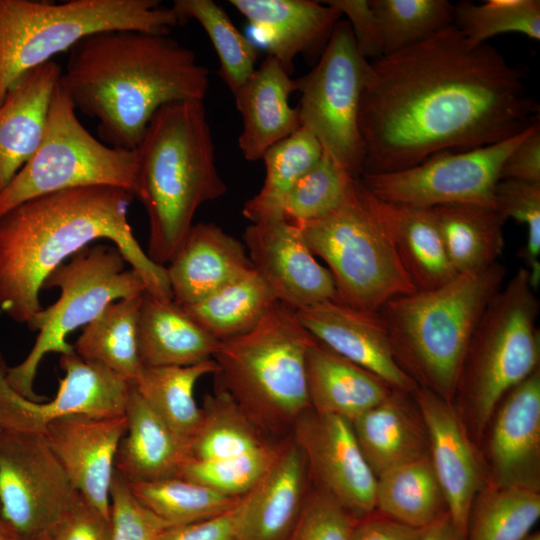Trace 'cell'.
I'll list each match as a JSON object with an SVG mask.
<instances>
[{
  "label": "cell",
  "mask_w": 540,
  "mask_h": 540,
  "mask_svg": "<svg viewBox=\"0 0 540 540\" xmlns=\"http://www.w3.org/2000/svg\"><path fill=\"white\" fill-rule=\"evenodd\" d=\"M538 110L521 71L490 44L471 46L452 24L369 62L358 113L361 175L503 141L535 123Z\"/></svg>",
  "instance_id": "1"
},
{
  "label": "cell",
  "mask_w": 540,
  "mask_h": 540,
  "mask_svg": "<svg viewBox=\"0 0 540 540\" xmlns=\"http://www.w3.org/2000/svg\"><path fill=\"white\" fill-rule=\"evenodd\" d=\"M134 195L111 186L78 187L21 203L0 218V311L28 325L42 309L46 277L97 239L110 240L146 286L173 299L166 267L138 243L128 221Z\"/></svg>",
  "instance_id": "2"
},
{
  "label": "cell",
  "mask_w": 540,
  "mask_h": 540,
  "mask_svg": "<svg viewBox=\"0 0 540 540\" xmlns=\"http://www.w3.org/2000/svg\"><path fill=\"white\" fill-rule=\"evenodd\" d=\"M59 85L76 111L97 120L102 142L132 150L161 107L204 100L209 71L169 33L111 30L70 49Z\"/></svg>",
  "instance_id": "3"
},
{
  "label": "cell",
  "mask_w": 540,
  "mask_h": 540,
  "mask_svg": "<svg viewBox=\"0 0 540 540\" xmlns=\"http://www.w3.org/2000/svg\"><path fill=\"white\" fill-rule=\"evenodd\" d=\"M134 150L135 197L149 221L146 253L164 266L192 227L197 209L227 190L217 169L203 101L161 107Z\"/></svg>",
  "instance_id": "4"
},
{
  "label": "cell",
  "mask_w": 540,
  "mask_h": 540,
  "mask_svg": "<svg viewBox=\"0 0 540 540\" xmlns=\"http://www.w3.org/2000/svg\"><path fill=\"white\" fill-rule=\"evenodd\" d=\"M505 276L506 268L496 262L382 306L395 358L418 386L452 402L469 341Z\"/></svg>",
  "instance_id": "5"
},
{
  "label": "cell",
  "mask_w": 540,
  "mask_h": 540,
  "mask_svg": "<svg viewBox=\"0 0 540 540\" xmlns=\"http://www.w3.org/2000/svg\"><path fill=\"white\" fill-rule=\"evenodd\" d=\"M314 339L296 310L276 301L252 330L219 342L215 385L270 436L291 431L310 408L306 352Z\"/></svg>",
  "instance_id": "6"
},
{
  "label": "cell",
  "mask_w": 540,
  "mask_h": 540,
  "mask_svg": "<svg viewBox=\"0 0 540 540\" xmlns=\"http://www.w3.org/2000/svg\"><path fill=\"white\" fill-rule=\"evenodd\" d=\"M539 310L529 272L520 267L472 334L451 403L477 447L501 399L539 368Z\"/></svg>",
  "instance_id": "7"
},
{
  "label": "cell",
  "mask_w": 540,
  "mask_h": 540,
  "mask_svg": "<svg viewBox=\"0 0 540 540\" xmlns=\"http://www.w3.org/2000/svg\"><path fill=\"white\" fill-rule=\"evenodd\" d=\"M182 24L158 0H0V104L26 72L102 31L169 33Z\"/></svg>",
  "instance_id": "8"
},
{
  "label": "cell",
  "mask_w": 540,
  "mask_h": 540,
  "mask_svg": "<svg viewBox=\"0 0 540 540\" xmlns=\"http://www.w3.org/2000/svg\"><path fill=\"white\" fill-rule=\"evenodd\" d=\"M294 225L313 255L328 265L336 301L379 311L392 298L417 291L359 178L331 213Z\"/></svg>",
  "instance_id": "9"
},
{
  "label": "cell",
  "mask_w": 540,
  "mask_h": 540,
  "mask_svg": "<svg viewBox=\"0 0 540 540\" xmlns=\"http://www.w3.org/2000/svg\"><path fill=\"white\" fill-rule=\"evenodd\" d=\"M126 263L114 244H90L46 277L42 289L58 288L60 296L27 325L38 336L24 360L7 369L6 379L13 390L42 401L34 382L43 358L73 351L68 335L94 320L110 303L146 293L143 279L135 269L126 268Z\"/></svg>",
  "instance_id": "10"
},
{
  "label": "cell",
  "mask_w": 540,
  "mask_h": 540,
  "mask_svg": "<svg viewBox=\"0 0 540 540\" xmlns=\"http://www.w3.org/2000/svg\"><path fill=\"white\" fill-rule=\"evenodd\" d=\"M76 112L58 84L38 149L0 193V218L30 199L78 187H117L135 197V150L95 138Z\"/></svg>",
  "instance_id": "11"
},
{
  "label": "cell",
  "mask_w": 540,
  "mask_h": 540,
  "mask_svg": "<svg viewBox=\"0 0 540 540\" xmlns=\"http://www.w3.org/2000/svg\"><path fill=\"white\" fill-rule=\"evenodd\" d=\"M369 62L360 53L348 22L340 20L316 66L296 79L301 127L353 178L362 173L358 113Z\"/></svg>",
  "instance_id": "12"
},
{
  "label": "cell",
  "mask_w": 540,
  "mask_h": 540,
  "mask_svg": "<svg viewBox=\"0 0 540 540\" xmlns=\"http://www.w3.org/2000/svg\"><path fill=\"white\" fill-rule=\"evenodd\" d=\"M535 123L497 143L440 152L410 168L363 174L359 179L372 195L387 202L425 208L446 204L496 207L494 192L502 166Z\"/></svg>",
  "instance_id": "13"
},
{
  "label": "cell",
  "mask_w": 540,
  "mask_h": 540,
  "mask_svg": "<svg viewBox=\"0 0 540 540\" xmlns=\"http://www.w3.org/2000/svg\"><path fill=\"white\" fill-rule=\"evenodd\" d=\"M79 498L43 434L0 430V512L21 540L51 534Z\"/></svg>",
  "instance_id": "14"
},
{
  "label": "cell",
  "mask_w": 540,
  "mask_h": 540,
  "mask_svg": "<svg viewBox=\"0 0 540 540\" xmlns=\"http://www.w3.org/2000/svg\"><path fill=\"white\" fill-rule=\"evenodd\" d=\"M64 377L55 396L30 400L11 388L8 365L0 351V430L43 434L54 420L68 415L113 417L125 414L132 384L104 365L79 356L74 350L60 355Z\"/></svg>",
  "instance_id": "15"
},
{
  "label": "cell",
  "mask_w": 540,
  "mask_h": 540,
  "mask_svg": "<svg viewBox=\"0 0 540 540\" xmlns=\"http://www.w3.org/2000/svg\"><path fill=\"white\" fill-rule=\"evenodd\" d=\"M290 435L304 455L314 488L335 499L356 521L376 511V476L351 421L308 408Z\"/></svg>",
  "instance_id": "16"
},
{
  "label": "cell",
  "mask_w": 540,
  "mask_h": 540,
  "mask_svg": "<svg viewBox=\"0 0 540 540\" xmlns=\"http://www.w3.org/2000/svg\"><path fill=\"white\" fill-rule=\"evenodd\" d=\"M482 442L487 483L540 491V368L501 399Z\"/></svg>",
  "instance_id": "17"
},
{
  "label": "cell",
  "mask_w": 540,
  "mask_h": 540,
  "mask_svg": "<svg viewBox=\"0 0 540 540\" xmlns=\"http://www.w3.org/2000/svg\"><path fill=\"white\" fill-rule=\"evenodd\" d=\"M243 241L254 269L279 302L298 310L336 300L331 273L316 260L299 228L284 217L251 223Z\"/></svg>",
  "instance_id": "18"
},
{
  "label": "cell",
  "mask_w": 540,
  "mask_h": 540,
  "mask_svg": "<svg viewBox=\"0 0 540 540\" xmlns=\"http://www.w3.org/2000/svg\"><path fill=\"white\" fill-rule=\"evenodd\" d=\"M412 396L426 427L430 461L448 514L465 538L472 502L487 483L480 451L450 401L421 386Z\"/></svg>",
  "instance_id": "19"
},
{
  "label": "cell",
  "mask_w": 540,
  "mask_h": 540,
  "mask_svg": "<svg viewBox=\"0 0 540 540\" xmlns=\"http://www.w3.org/2000/svg\"><path fill=\"white\" fill-rule=\"evenodd\" d=\"M125 414L113 417L68 415L51 422L44 436L76 491L110 517V490Z\"/></svg>",
  "instance_id": "20"
},
{
  "label": "cell",
  "mask_w": 540,
  "mask_h": 540,
  "mask_svg": "<svg viewBox=\"0 0 540 540\" xmlns=\"http://www.w3.org/2000/svg\"><path fill=\"white\" fill-rule=\"evenodd\" d=\"M296 314L317 341L377 375L394 390L412 393L417 388L395 358L379 311L326 300L298 309Z\"/></svg>",
  "instance_id": "21"
},
{
  "label": "cell",
  "mask_w": 540,
  "mask_h": 540,
  "mask_svg": "<svg viewBox=\"0 0 540 540\" xmlns=\"http://www.w3.org/2000/svg\"><path fill=\"white\" fill-rule=\"evenodd\" d=\"M309 483L304 455L289 434L269 470L233 508L238 540H288Z\"/></svg>",
  "instance_id": "22"
},
{
  "label": "cell",
  "mask_w": 540,
  "mask_h": 540,
  "mask_svg": "<svg viewBox=\"0 0 540 540\" xmlns=\"http://www.w3.org/2000/svg\"><path fill=\"white\" fill-rule=\"evenodd\" d=\"M242 242L214 223L193 224L166 267L173 300L194 304L253 270Z\"/></svg>",
  "instance_id": "23"
},
{
  "label": "cell",
  "mask_w": 540,
  "mask_h": 540,
  "mask_svg": "<svg viewBox=\"0 0 540 540\" xmlns=\"http://www.w3.org/2000/svg\"><path fill=\"white\" fill-rule=\"evenodd\" d=\"M294 91L296 79L269 55L233 94L242 117L238 143L246 160L262 159L270 147L301 128L298 110L289 104Z\"/></svg>",
  "instance_id": "24"
},
{
  "label": "cell",
  "mask_w": 540,
  "mask_h": 540,
  "mask_svg": "<svg viewBox=\"0 0 540 540\" xmlns=\"http://www.w3.org/2000/svg\"><path fill=\"white\" fill-rule=\"evenodd\" d=\"M61 73L54 60L26 72L0 104V193L38 149Z\"/></svg>",
  "instance_id": "25"
},
{
  "label": "cell",
  "mask_w": 540,
  "mask_h": 540,
  "mask_svg": "<svg viewBox=\"0 0 540 540\" xmlns=\"http://www.w3.org/2000/svg\"><path fill=\"white\" fill-rule=\"evenodd\" d=\"M263 32L269 55L291 73L293 60L327 44L341 13L325 2L309 0H229Z\"/></svg>",
  "instance_id": "26"
},
{
  "label": "cell",
  "mask_w": 540,
  "mask_h": 540,
  "mask_svg": "<svg viewBox=\"0 0 540 540\" xmlns=\"http://www.w3.org/2000/svg\"><path fill=\"white\" fill-rule=\"evenodd\" d=\"M352 426L376 477L429 454L426 427L412 393L393 390L353 420Z\"/></svg>",
  "instance_id": "27"
},
{
  "label": "cell",
  "mask_w": 540,
  "mask_h": 540,
  "mask_svg": "<svg viewBox=\"0 0 540 540\" xmlns=\"http://www.w3.org/2000/svg\"><path fill=\"white\" fill-rule=\"evenodd\" d=\"M127 429L115 458V472L128 483L179 477L189 461L188 444L177 436L132 385Z\"/></svg>",
  "instance_id": "28"
},
{
  "label": "cell",
  "mask_w": 540,
  "mask_h": 540,
  "mask_svg": "<svg viewBox=\"0 0 540 540\" xmlns=\"http://www.w3.org/2000/svg\"><path fill=\"white\" fill-rule=\"evenodd\" d=\"M310 408L355 420L394 390L380 377L314 339L306 352Z\"/></svg>",
  "instance_id": "29"
},
{
  "label": "cell",
  "mask_w": 540,
  "mask_h": 540,
  "mask_svg": "<svg viewBox=\"0 0 540 540\" xmlns=\"http://www.w3.org/2000/svg\"><path fill=\"white\" fill-rule=\"evenodd\" d=\"M219 342L173 299L143 295L137 348L144 368L189 366L213 359Z\"/></svg>",
  "instance_id": "30"
},
{
  "label": "cell",
  "mask_w": 540,
  "mask_h": 540,
  "mask_svg": "<svg viewBox=\"0 0 540 540\" xmlns=\"http://www.w3.org/2000/svg\"><path fill=\"white\" fill-rule=\"evenodd\" d=\"M370 198L417 291L440 287L457 275L431 208L387 202L371 193Z\"/></svg>",
  "instance_id": "31"
},
{
  "label": "cell",
  "mask_w": 540,
  "mask_h": 540,
  "mask_svg": "<svg viewBox=\"0 0 540 540\" xmlns=\"http://www.w3.org/2000/svg\"><path fill=\"white\" fill-rule=\"evenodd\" d=\"M431 209L457 274L475 272L498 262L505 246L507 218L496 207L446 204Z\"/></svg>",
  "instance_id": "32"
},
{
  "label": "cell",
  "mask_w": 540,
  "mask_h": 540,
  "mask_svg": "<svg viewBox=\"0 0 540 540\" xmlns=\"http://www.w3.org/2000/svg\"><path fill=\"white\" fill-rule=\"evenodd\" d=\"M376 511L423 529L448 513L429 454L376 477Z\"/></svg>",
  "instance_id": "33"
},
{
  "label": "cell",
  "mask_w": 540,
  "mask_h": 540,
  "mask_svg": "<svg viewBox=\"0 0 540 540\" xmlns=\"http://www.w3.org/2000/svg\"><path fill=\"white\" fill-rule=\"evenodd\" d=\"M143 295L110 303L82 328L73 345L79 356L104 365L132 385L144 368L137 348V321Z\"/></svg>",
  "instance_id": "34"
},
{
  "label": "cell",
  "mask_w": 540,
  "mask_h": 540,
  "mask_svg": "<svg viewBox=\"0 0 540 540\" xmlns=\"http://www.w3.org/2000/svg\"><path fill=\"white\" fill-rule=\"evenodd\" d=\"M278 301L255 270L187 306L186 312L214 339L223 342L252 330Z\"/></svg>",
  "instance_id": "35"
},
{
  "label": "cell",
  "mask_w": 540,
  "mask_h": 540,
  "mask_svg": "<svg viewBox=\"0 0 540 540\" xmlns=\"http://www.w3.org/2000/svg\"><path fill=\"white\" fill-rule=\"evenodd\" d=\"M221 387L206 394L200 422L188 442L189 460H219L252 452L271 442Z\"/></svg>",
  "instance_id": "36"
},
{
  "label": "cell",
  "mask_w": 540,
  "mask_h": 540,
  "mask_svg": "<svg viewBox=\"0 0 540 540\" xmlns=\"http://www.w3.org/2000/svg\"><path fill=\"white\" fill-rule=\"evenodd\" d=\"M217 370L214 359L189 366L143 368L133 386L170 429L188 444L201 419V407L194 398L195 385L201 377Z\"/></svg>",
  "instance_id": "37"
},
{
  "label": "cell",
  "mask_w": 540,
  "mask_h": 540,
  "mask_svg": "<svg viewBox=\"0 0 540 540\" xmlns=\"http://www.w3.org/2000/svg\"><path fill=\"white\" fill-rule=\"evenodd\" d=\"M322 154L321 144L304 127L270 147L262 157L266 172L264 183L244 204L243 215L252 223L284 217V204L290 190Z\"/></svg>",
  "instance_id": "38"
},
{
  "label": "cell",
  "mask_w": 540,
  "mask_h": 540,
  "mask_svg": "<svg viewBox=\"0 0 540 540\" xmlns=\"http://www.w3.org/2000/svg\"><path fill=\"white\" fill-rule=\"evenodd\" d=\"M540 518V492L486 483L476 494L465 540H523Z\"/></svg>",
  "instance_id": "39"
},
{
  "label": "cell",
  "mask_w": 540,
  "mask_h": 540,
  "mask_svg": "<svg viewBox=\"0 0 540 540\" xmlns=\"http://www.w3.org/2000/svg\"><path fill=\"white\" fill-rule=\"evenodd\" d=\"M128 485L141 504L173 527L221 515L231 510L239 499L182 477Z\"/></svg>",
  "instance_id": "40"
},
{
  "label": "cell",
  "mask_w": 540,
  "mask_h": 540,
  "mask_svg": "<svg viewBox=\"0 0 540 540\" xmlns=\"http://www.w3.org/2000/svg\"><path fill=\"white\" fill-rule=\"evenodd\" d=\"M181 22L196 20L210 38L219 58V74L234 94L256 69L257 50L211 0H175L171 6Z\"/></svg>",
  "instance_id": "41"
},
{
  "label": "cell",
  "mask_w": 540,
  "mask_h": 540,
  "mask_svg": "<svg viewBox=\"0 0 540 540\" xmlns=\"http://www.w3.org/2000/svg\"><path fill=\"white\" fill-rule=\"evenodd\" d=\"M382 42V56L422 42L453 24L447 0H370Z\"/></svg>",
  "instance_id": "42"
},
{
  "label": "cell",
  "mask_w": 540,
  "mask_h": 540,
  "mask_svg": "<svg viewBox=\"0 0 540 540\" xmlns=\"http://www.w3.org/2000/svg\"><path fill=\"white\" fill-rule=\"evenodd\" d=\"M453 25L471 46L487 43L502 33H520L540 39L539 0L462 1L454 5Z\"/></svg>",
  "instance_id": "43"
},
{
  "label": "cell",
  "mask_w": 540,
  "mask_h": 540,
  "mask_svg": "<svg viewBox=\"0 0 540 540\" xmlns=\"http://www.w3.org/2000/svg\"><path fill=\"white\" fill-rule=\"evenodd\" d=\"M356 179L323 152L290 190L284 204V218L300 224L331 213L345 200Z\"/></svg>",
  "instance_id": "44"
},
{
  "label": "cell",
  "mask_w": 540,
  "mask_h": 540,
  "mask_svg": "<svg viewBox=\"0 0 540 540\" xmlns=\"http://www.w3.org/2000/svg\"><path fill=\"white\" fill-rule=\"evenodd\" d=\"M286 438V437H285ZM285 438L272 440L252 452L219 460H189L180 476L230 497L247 493L269 470Z\"/></svg>",
  "instance_id": "45"
},
{
  "label": "cell",
  "mask_w": 540,
  "mask_h": 540,
  "mask_svg": "<svg viewBox=\"0 0 540 540\" xmlns=\"http://www.w3.org/2000/svg\"><path fill=\"white\" fill-rule=\"evenodd\" d=\"M494 202L507 220L513 218L526 226L527 241L520 255L536 290L540 284V182L500 179Z\"/></svg>",
  "instance_id": "46"
},
{
  "label": "cell",
  "mask_w": 540,
  "mask_h": 540,
  "mask_svg": "<svg viewBox=\"0 0 540 540\" xmlns=\"http://www.w3.org/2000/svg\"><path fill=\"white\" fill-rule=\"evenodd\" d=\"M110 520L111 540H167L173 527L141 504L116 472L110 490Z\"/></svg>",
  "instance_id": "47"
},
{
  "label": "cell",
  "mask_w": 540,
  "mask_h": 540,
  "mask_svg": "<svg viewBox=\"0 0 540 540\" xmlns=\"http://www.w3.org/2000/svg\"><path fill=\"white\" fill-rule=\"evenodd\" d=\"M355 523L335 499L313 487L288 540H350Z\"/></svg>",
  "instance_id": "48"
},
{
  "label": "cell",
  "mask_w": 540,
  "mask_h": 540,
  "mask_svg": "<svg viewBox=\"0 0 540 540\" xmlns=\"http://www.w3.org/2000/svg\"><path fill=\"white\" fill-rule=\"evenodd\" d=\"M345 15L360 53L369 61L382 57V42L370 0L324 1Z\"/></svg>",
  "instance_id": "49"
},
{
  "label": "cell",
  "mask_w": 540,
  "mask_h": 540,
  "mask_svg": "<svg viewBox=\"0 0 540 540\" xmlns=\"http://www.w3.org/2000/svg\"><path fill=\"white\" fill-rule=\"evenodd\" d=\"M110 517L103 515L81 495L51 533V540H111Z\"/></svg>",
  "instance_id": "50"
},
{
  "label": "cell",
  "mask_w": 540,
  "mask_h": 540,
  "mask_svg": "<svg viewBox=\"0 0 540 540\" xmlns=\"http://www.w3.org/2000/svg\"><path fill=\"white\" fill-rule=\"evenodd\" d=\"M501 179L540 182L539 121L507 156L501 169Z\"/></svg>",
  "instance_id": "51"
},
{
  "label": "cell",
  "mask_w": 540,
  "mask_h": 540,
  "mask_svg": "<svg viewBox=\"0 0 540 540\" xmlns=\"http://www.w3.org/2000/svg\"><path fill=\"white\" fill-rule=\"evenodd\" d=\"M422 529L399 523L377 511L357 520L350 540H420Z\"/></svg>",
  "instance_id": "52"
},
{
  "label": "cell",
  "mask_w": 540,
  "mask_h": 540,
  "mask_svg": "<svg viewBox=\"0 0 540 540\" xmlns=\"http://www.w3.org/2000/svg\"><path fill=\"white\" fill-rule=\"evenodd\" d=\"M233 508L207 520L172 527L167 540H238Z\"/></svg>",
  "instance_id": "53"
},
{
  "label": "cell",
  "mask_w": 540,
  "mask_h": 540,
  "mask_svg": "<svg viewBox=\"0 0 540 540\" xmlns=\"http://www.w3.org/2000/svg\"><path fill=\"white\" fill-rule=\"evenodd\" d=\"M420 540H465L448 513L422 529Z\"/></svg>",
  "instance_id": "54"
},
{
  "label": "cell",
  "mask_w": 540,
  "mask_h": 540,
  "mask_svg": "<svg viewBox=\"0 0 540 540\" xmlns=\"http://www.w3.org/2000/svg\"><path fill=\"white\" fill-rule=\"evenodd\" d=\"M0 540H21L0 512Z\"/></svg>",
  "instance_id": "55"
},
{
  "label": "cell",
  "mask_w": 540,
  "mask_h": 540,
  "mask_svg": "<svg viewBox=\"0 0 540 540\" xmlns=\"http://www.w3.org/2000/svg\"><path fill=\"white\" fill-rule=\"evenodd\" d=\"M523 540H540V533L539 531L531 532L527 537H525Z\"/></svg>",
  "instance_id": "56"
},
{
  "label": "cell",
  "mask_w": 540,
  "mask_h": 540,
  "mask_svg": "<svg viewBox=\"0 0 540 540\" xmlns=\"http://www.w3.org/2000/svg\"><path fill=\"white\" fill-rule=\"evenodd\" d=\"M32 540H51V534L44 535V536H41L39 538L32 539Z\"/></svg>",
  "instance_id": "57"
}]
</instances>
